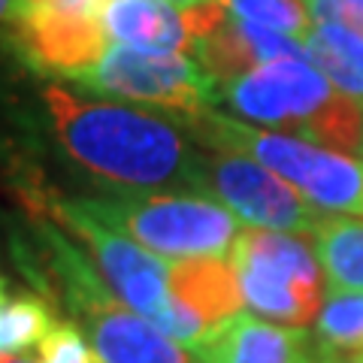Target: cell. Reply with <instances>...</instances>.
<instances>
[{"mask_svg":"<svg viewBox=\"0 0 363 363\" xmlns=\"http://www.w3.org/2000/svg\"><path fill=\"white\" fill-rule=\"evenodd\" d=\"M312 236L327 288L363 291V221L351 215H324Z\"/></svg>","mask_w":363,"mask_h":363,"instance_id":"obj_13","label":"cell"},{"mask_svg":"<svg viewBox=\"0 0 363 363\" xmlns=\"http://www.w3.org/2000/svg\"><path fill=\"white\" fill-rule=\"evenodd\" d=\"M106 40L136 52H194L182 6L169 0H106L100 9Z\"/></svg>","mask_w":363,"mask_h":363,"instance_id":"obj_11","label":"cell"},{"mask_svg":"<svg viewBox=\"0 0 363 363\" xmlns=\"http://www.w3.org/2000/svg\"><path fill=\"white\" fill-rule=\"evenodd\" d=\"M4 281H6V279H4V276H0V285H4Z\"/></svg>","mask_w":363,"mask_h":363,"instance_id":"obj_25","label":"cell"},{"mask_svg":"<svg viewBox=\"0 0 363 363\" xmlns=\"http://www.w3.org/2000/svg\"><path fill=\"white\" fill-rule=\"evenodd\" d=\"M16 0H0V25H16Z\"/></svg>","mask_w":363,"mask_h":363,"instance_id":"obj_22","label":"cell"},{"mask_svg":"<svg viewBox=\"0 0 363 363\" xmlns=\"http://www.w3.org/2000/svg\"><path fill=\"white\" fill-rule=\"evenodd\" d=\"M182 124L209 149L242 152L269 167L321 212L363 215V164L354 157L321 149L318 143L291 133L260 130L255 124L218 116L212 109L182 116Z\"/></svg>","mask_w":363,"mask_h":363,"instance_id":"obj_2","label":"cell"},{"mask_svg":"<svg viewBox=\"0 0 363 363\" xmlns=\"http://www.w3.org/2000/svg\"><path fill=\"white\" fill-rule=\"evenodd\" d=\"M200 191L230 209L245 227L281 233H315L324 212L297 188L242 152L212 149L203 157Z\"/></svg>","mask_w":363,"mask_h":363,"instance_id":"obj_7","label":"cell"},{"mask_svg":"<svg viewBox=\"0 0 363 363\" xmlns=\"http://www.w3.org/2000/svg\"><path fill=\"white\" fill-rule=\"evenodd\" d=\"M169 4H176V6L185 9V6H191V4H200V0H169Z\"/></svg>","mask_w":363,"mask_h":363,"instance_id":"obj_23","label":"cell"},{"mask_svg":"<svg viewBox=\"0 0 363 363\" xmlns=\"http://www.w3.org/2000/svg\"><path fill=\"white\" fill-rule=\"evenodd\" d=\"M303 140L351 155L363 149V106L348 94H336L303 124Z\"/></svg>","mask_w":363,"mask_h":363,"instance_id":"obj_17","label":"cell"},{"mask_svg":"<svg viewBox=\"0 0 363 363\" xmlns=\"http://www.w3.org/2000/svg\"><path fill=\"white\" fill-rule=\"evenodd\" d=\"M333 94L330 79L309 58L260 64L221 88V100L236 116L267 128H294L300 133L303 124Z\"/></svg>","mask_w":363,"mask_h":363,"instance_id":"obj_8","label":"cell"},{"mask_svg":"<svg viewBox=\"0 0 363 363\" xmlns=\"http://www.w3.org/2000/svg\"><path fill=\"white\" fill-rule=\"evenodd\" d=\"M70 85L109 100L179 112V116H197L221 100L218 79L188 52L157 55L112 43L100 55V61L79 73Z\"/></svg>","mask_w":363,"mask_h":363,"instance_id":"obj_5","label":"cell"},{"mask_svg":"<svg viewBox=\"0 0 363 363\" xmlns=\"http://www.w3.org/2000/svg\"><path fill=\"white\" fill-rule=\"evenodd\" d=\"M45 212L61 224L67 233L85 245L91 264L104 276L112 294L130 306L133 312L145 315L161 330H167L173 318V294H169V260L157 257L149 248L133 242L130 236L112 230L109 224L94 218L91 212L67 197L49 200Z\"/></svg>","mask_w":363,"mask_h":363,"instance_id":"obj_6","label":"cell"},{"mask_svg":"<svg viewBox=\"0 0 363 363\" xmlns=\"http://www.w3.org/2000/svg\"><path fill=\"white\" fill-rule=\"evenodd\" d=\"M58 327V318L49 300L37 291L0 285V354L40 348L43 339Z\"/></svg>","mask_w":363,"mask_h":363,"instance_id":"obj_15","label":"cell"},{"mask_svg":"<svg viewBox=\"0 0 363 363\" xmlns=\"http://www.w3.org/2000/svg\"><path fill=\"white\" fill-rule=\"evenodd\" d=\"M40 363H97V357L79 324L58 321V327L40 345Z\"/></svg>","mask_w":363,"mask_h":363,"instance_id":"obj_19","label":"cell"},{"mask_svg":"<svg viewBox=\"0 0 363 363\" xmlns=\"http://www.w3.org/2000/svg\"><path fill=\"white\" fill-rule=\"evenodd\" d=\"M360 152H363V149H360Z\"/></svg>","mask_w":363,"mask_h":363,"instance_id":"obj_27","label":"cell"},{"mask_svg":"<svg viewBox=\"0 0 363 363\" xmlns=\"http://www.w3.org/2000/svg\"><path fill=\"white\" fill-rule=\"evenodd\" d=\"M169 294L209 327L230 321L245 306L240 276L224 257L169 260Z\"/></svg>","mask_w":363,"mask_h":363,"instance_id":"obj_12","label":"cell"},{"mask_svg":"<svg viewBox=\"0 0 363 363\" xmlns=\"http://www.w3.org/2000/svg\"><path fill=\"white\" fill-rule=\"evenodd\" d=\"M357 4H363V0H357Z\"/></svg>","mask_w":363,"mask_h":363,"instance_id":"obj_26","label":"cell"},{"mask_svg":"<svg viewBox=\"0 0 363 363\" xmlns=\"http://www.w3.org/2000/svg\"><path fill=\"white\" fill-rule=\"evenodd\" d=\"M315 25H342L363 37V4L357 0H306Z\"/></svg>","mask_w":363,"mask_h":363,"instance_id":"obj_20","label":"cell"},{"mask_svg":"<svg viewBox=\"0 0 363 363\" xmlns=\"http://www.w3.org/2000/svg\"><path fill=\"white\" fill-rule=\"evenodd\" d=\"M306 55L339 94L363 100V37L342 25H312Z\"/></svg>","mask_w":363,"mask_h":363,"instance_id":"obj_14","label":"cell"},{"mask_svg":"<svg viewBox=\"0 0 363 363\" xmlns=\"http://www.w3.org/2000/svg\"><path fill=\"white\" fill-rule=\"evenodd\" d=\"M0 363H40V348L18 351V354H0Z\"/></svg>","mask_w":363,"mask_h":363,"instance_id":"obj_21","label":"cell"},{"mask_svg":"<svg viewBox=\"0 0 363 363\" xmlns=\"http://www.w3.org/2000/svg\"><path fill=\"white\" fill-rule=\"evenodd\" d=\"M76 203L164 260L227 257L242 230L240 218L218 200L185 191H121L76 197Z\"/></svg>","mask_w":363,"mask_h":363,"instance_id":"obj_3","label":"cell"},{"mask_svg":"<svg viewBox=\"0 0 363 363\" xmlns=\"http://www.w3.org/2000/svg\"><path fill=\"white\" fill-rule=\"evenodd\" d=\"M40 94L43 130L67 164L104 188L200 191L203 157L173 112L109 97H85L45 79Z\"/></svg>","mask_w":363,"mask_h":363,"instance_id":"obj_1","label":"cell"},{"mask_svg":"<svg viewBox=\"0 0 363 363\" xmlns=\"http://www.w3.org/2000/svg\"><path fill=\"white\" fill-rule=\"evenodd\" d=\"M233 18L248 21V25L279 30L288 37L306 40L312 30V13L303 0H224Z\"/></svg>","mask_w":363,"mask_h":363,"instance_id":"obj_18","label":"cell"},{"mask_svg":"<svg viewBox=\"0 0 363 363\" xmlns=\"http://www.w3.org/2000/svg\"><path fill=\"white\" fill-rule=\"evenodd\" d=\"M194 363H345L306 327H281L240 312L191 348Z\"/></svg>","mask_w":363,"mask_h":363,"instance_id":"obj_10","label":"cell"},{"mask_svg":"<svg viewBox=\"0 0 363 363\" xmlns=\"http://www.w3.org/2000/svg\"><path fill=\"white\" fill-rule=\"evenodd\" d=\"M351 363H363V354H357V357H354V360H351Z\"/></svg>","mask_w":363,"mask_h":363,"instance_id":"obj_24","label":"cell"},{"mask_svg":"<svg viewBox=\"0 0 363 363\" xmlns=\"http://www.w3.org/2000/svg\"><path fill=\"white\" fill-rule=\"evenodd\" d=\"M16 49L21 61L43 79L73 82L100 55L109 49L104 21L85 13H64V9H33L16 21Z\"/></svg>","mask_w":363,"mask_h":363,"instance_id":"obj_9","label":"cell"},{"mask_svg":"<svg viewBox=\"0 0 363 363\" xmlns=\"http://www.w3.org/2000/svg\"><path fill=\"white\" fill-rule=\"evenodd\" d=\"M318 339L351 363L363 354V291H330L315 318Z\"/></svg>","mask_w":363,"mask_h":363,"instance_id":"obj_16","label":"cell"},{"mask_svg":"<svg viewBox=\"0 0 363 363\" xmlns=\"http://www.w3.org/2000/svg\"><path fill=\"white\" fill-rule=\"evenodd\" d=\"M245 306L267 321L306 327L324 306V269L300 233L242 227L230 248Z\"/></svg>","mask_w":363,"mask_h":363,"instance_id":"obj_4","label":"cell"}]
</instances>
